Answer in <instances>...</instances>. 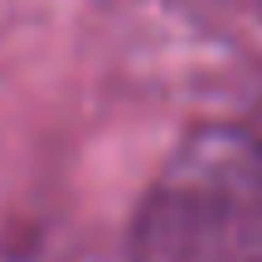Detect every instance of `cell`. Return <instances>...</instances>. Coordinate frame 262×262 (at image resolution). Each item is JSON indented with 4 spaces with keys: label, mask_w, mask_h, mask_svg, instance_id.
<instances>
[{
    "label": "cell",
    "mask_w": 262,
    "mask_h": 262,
    "mask_svg": "<svg viewBox=\"0 0 262 262\" xmlns=\"http://www.w3.org/2000/svg\"><path fill=\"white\" fill-rule=\"evenodd\" d=\"M131 262H262V136L199 126L141 199Z\"/></svg>",
    "instance_id": "cell-1"
}]
</instances>
